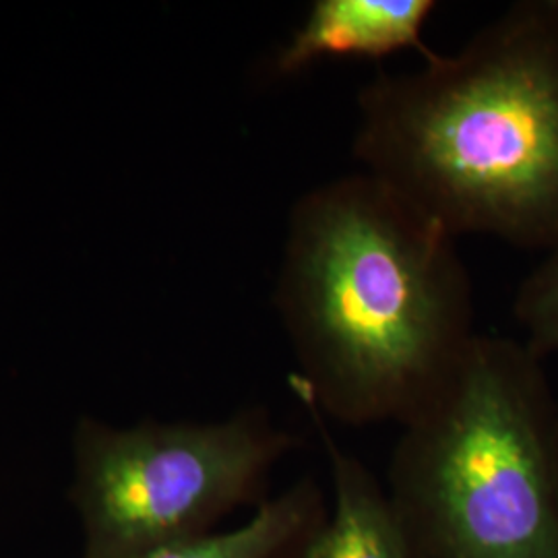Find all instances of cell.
<instances>
[{
  "label": "cell",
  "instance_id": "1",
  "mask_svg": "<svg viewBox=\"0 0 558 558\" xmlns=\"http://www.w3.org/2000/svg\"><path fill=\"white\" fill-rule=\"evenodd\" d=\"M274 300L294 396L343 426H403L476 338L458 239L366 172L292 205Z\"/></svg>",
  "mask_w": 558,
  "mask_h": 558
},
{
  "label": "cell",
  "instance_id": "2",
  "mask_svg": "<svg viewBox=\"0 0 558 558\" xmlns=\"http://www.w3.org/2000/svg\"><path fill=\"white\" fill-rule=\"evenodd\" d=\"M352 151L456 239L558 246V0H519L453 54L379 71Z\"/></svg>",
  "mask_w": 558,
  "mask_h": 558
},
{
  "label": "cell",
  "instance_id": "3",
  "mask_svg": "<svg viewBox=\"0 0 558 558\" xmlns=\"http://www.w3.org/2000/svg\"><path fill=\"white\" fill-rule=\"evenodd\" d=\"M542 362L476 333L401 426L387 490L420 558H558L557 396Z\"/></svg>",
  "mask_w": 558,
  "mask_h": 558
},
{
  "label": "cell",
  "instance_id": "4",
  "mask_svg": "<svg viewBox=\"0 0 558 558\" xmlns=\"http://www.w3.org/2000/svg\"><path fill=\"white\" fill-rule=\"evenodd\" d=\"M299 437L265 408L211 424L143 422L114 430L81 420L71 499L85 530V557L126 558L174 539L209 534L242 505H260L267 482Z\"/></svg>",
  "mask_w": 558,
  "mask_h": 558
},
{
  "label": "cell",
  "instance_id": "5",
  "mask_svg": "<svg viewBox=\"0 0 558 558\" xmlns=\"http://www.w3.org/2000/svg\"><path fill=\"white\" fill-rule=\"evenodd\" d=\"M435 0H315L276 59L279 75H294L323 59L383 60L399 50L428 57L424 27Z\"/></svg>",
  "mask_w": 558,
  "mask_h": 558
},
{
  "label": "cell",
  "instance_id": "6",
  "mask_svg": "<svg viewBox=\"0 0 558 558\" xmlns=\"http://www.w3.org/2000/svg\"><path fill=\"white\" fill-rule=\"evenodd\" d=\"M325 449L333 500L302 558H420L389 490L333 439L315 405L300 401Z\"/></svg>",
  "mask_w": 558,
  "mask_h": 558
},
{
  "label": "cell",
  "instance_id": "7",
  "mask_svg": "<svg viewBox=\"0 0 558 558\" xmlns=\"http://www.w3.org/2000/svg\"><path fill=\"white\" fill-rule=\"evenodd\" d=\"M327 511L319 482L306 476L263 500L255 515L232 532L174 539L126 558H302Z\"/></svg>",
  "mask_w": 558,
  "mask_h": 558
},
{
  "label": "cell",
  "instance_id": "8",
  "mask_svg": "<svg viewBox=\"0 0 558 558\" xmlns=\"http://www.w3.org/2000/svg\"><path fill=\"white\" fill-rule=\"evenodd\" d=\"M513 317L532 354L539 360L558 354V246L519 283Z\"/></svg>",
  "mask_w": 558,
  "mask_h": 558
},
{
  "label": "cell",
  "instance_id": "9",
  "mask_svg": "<svg viewBox=\"0 0 558 558\" xmlns=\"http://www.w3.org/2000/svg\"><path fill=\"white\" fill-rule=\"evenodd\" d=\"M557 456H558V396H557Z\"/></svg>",
  "mask_w": 558,
  "mask_h": 558
}]
</instances>
